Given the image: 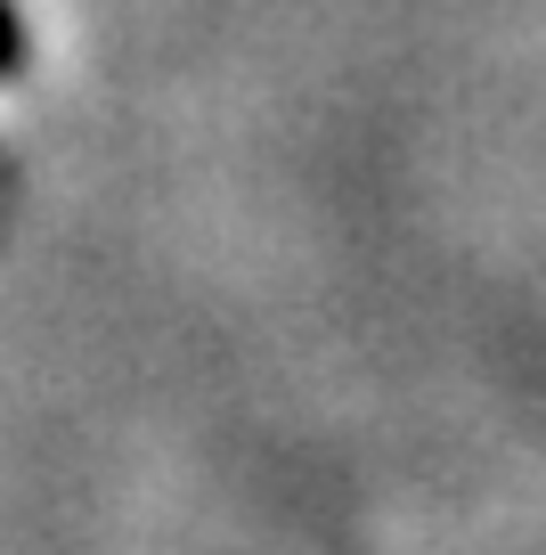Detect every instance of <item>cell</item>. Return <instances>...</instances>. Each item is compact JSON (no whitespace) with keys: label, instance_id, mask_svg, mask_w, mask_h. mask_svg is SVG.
<instances>
[{"label":"cell","instance_id":"obj_1","mask_svg":"<svg viewBox=\"0 0 546 555\" xmlns=\"http://www.w3.org/2000/svg\"><path fill=\"white\" fill-rule=\"evenodd\" d=\"M0 66H17V17H9V0H0Z\"/></svg>","mask_w":546,"mask_h":555}]
</instances>
